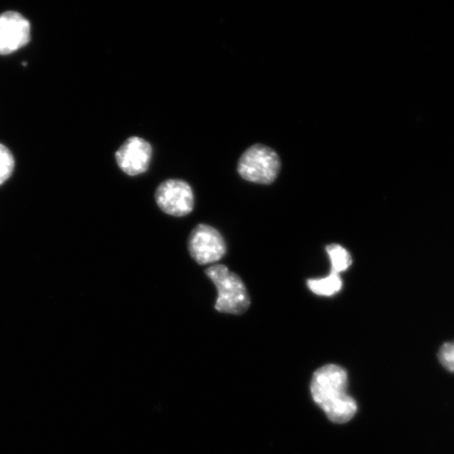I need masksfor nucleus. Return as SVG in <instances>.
I'll use <instances>...</instances> for the list:
<instances>
[{
	"instance_id": "1",
	"label": "nucleus",
	"mask_w": 454,
	"mask_h": 454,
	"mask_svg": "<svg viewBox=\"0 0 454 454\" xmlns=\"http://www.w3.org/2000/svg\"><path fill=\"white\" fill-rule=\"evenodd\" d=\"M348 381V372L345 369L334 364L317 369L312 376V400L322 408L333 423H348L357 411L356 400L346 391Z\"/></svg>"
},
{
	"instance_id": "2",
	"label": "nucleus",
	"mask_w": 454,
	"mask_h": 454,
	"mask_svg": "<svg viewBox=\"0 0 454 454\" xmlns=\"http://www.w3.org/2000/svg\"><path fill=\"white\" fill-rule=\"evenodd\" d=\"M206 275L218 291L215 310L236 316L246 314L251 306V298L240 276L223 264H215L207 269Z\"/></svg>"
},
{
	"instance_id": "3",
	"label": "nucleus",
	"mask_w": 454,
	"mask_h": 454,
	"mask_svg": "<svg viewBox=\"0 0 454 454\" xmlns=\"http://www.w3.org/2000/svg\"><path fill=\"white\" fill-rule=\"evenodd\" d=\"M281 169L279 155L271 147L254 145L243 153L237 164L238 174L244 180L258 184H271Z\"/></svg>"
},
{
	"instance_id": "4",
	"label": "nucleus",
	"mask_w": 454,
	"mask_h": 454,
	"mask_svg": "<svg viewBox=\"0 0 454 454\" xmlns=\"http://www.w3.org/2000/svg\"><path fill=\"white\" fill-rule=\"evenodd\" d=\"M187 247L191 257L200 265L218 262L227 252L223 235L215 227L207 224L194 227L187 241Z\"/></svg>"
},
{
	"instance_id": "5",
	"label": "nucleus",
	"mask_w": 454,
	"mask_h": 454,
	"mask_svg": "<svg viewBox=\"0 0 454 454\" xmlns=\"http://www.w3.org/2000/svg\"><path fill=\"white\" fill-rule=\"evenodd\" d=\"M155 200L159 208L174 217H184L195 206L194 192L184 180L168 179L157 187Z\"/></svg>"
},
{
	"instance_id": "6",
	"label": "nucleus",
	"mask_w": 454,
	"mask_h": 454,
	"mask_svg": "<svg viewBox=\"0 0 454 454\" xmlns=\"http://www.w3.org/2000/svg\"><path fill=\"white\" fill-rule=\"evenodd\" d=\"M31 24L15 11L0 15V55L16 52L30 43Z\"/></svg>"
},
{
	"instance_id": "7",
	"label": "nucleus",
	"mask_w": 454,
	"mask_h": 454,
	"mask_svg": "<svg viewBox=\"0 0 454 454\" xmlns=\"http://www.w3.org/2000/svg\"><path fill=\"white\" fill-rule=\"evenodd\" d=\"M153 157V147L149 141L133 136L119 147L115 158L119 168L129 176L145 174L150 168Z\"/></svg>"
},
{
	"instance_id": "8",
	"label": "nucleus",
	"mask_w": 454,
	"mask_h": 454,
	"mask_svg": "<svg viewBox=\"0 0 454 454\" xmlns=\"http://www.w3.org/2000/svg\"><path fill=\"white\" fill-rule=\"evenodd\" d=\"M308 286L312 293L319 296H333L342 288V280L338 274H333L323 278V279H312L308 281Z\"/></svg>"
},
{
	"instance_id": "9",
	"label": "nucleus",
	"mask_w": 454,
	"mask_h": 454,
	"mask_svg": "<svg viewBox=\"0 0 454 454\" xmlns=\"http://www.w3.org/2000/svg\"><path fill=\"white\" fill-rule=\"evenodd\" d=\"M327 253L332 261V272L340 275V272L348 270L349 266L353 264V258L348 249L339 246V244H332L327 247Z\"/></svg>"
},
{
	"instance_id": "10",
	"label": "nucleus",
	"mask_w": 454,
	"mask_h": 454,
	"mask_svg": "<svg viewBox=\"0 0 454 454\" xmlns=\"http://www.w3.org/2000/svg\"><path fill=\"white\" fill-rule=\"evenodd\" d=\"M15 159L7 146L0 144V185L7 181L13 174Z\"/></svg>"
},
{
	"instance_id": "11",
	"label": "nucleus",
	"mask_w": 454,
	"mask_h": 454,
	"mask_svg": "<svg viewBox=\"0 0 454 454\" xmlns=\"http://www.w3.org/2000/svg\"><path fill=\"white\" fill-rule=\"evenodd\" d=\"M441 364L447 371L454 372V342H448L442 346L439 353Z\"/></svg>"
}]
</instances>
